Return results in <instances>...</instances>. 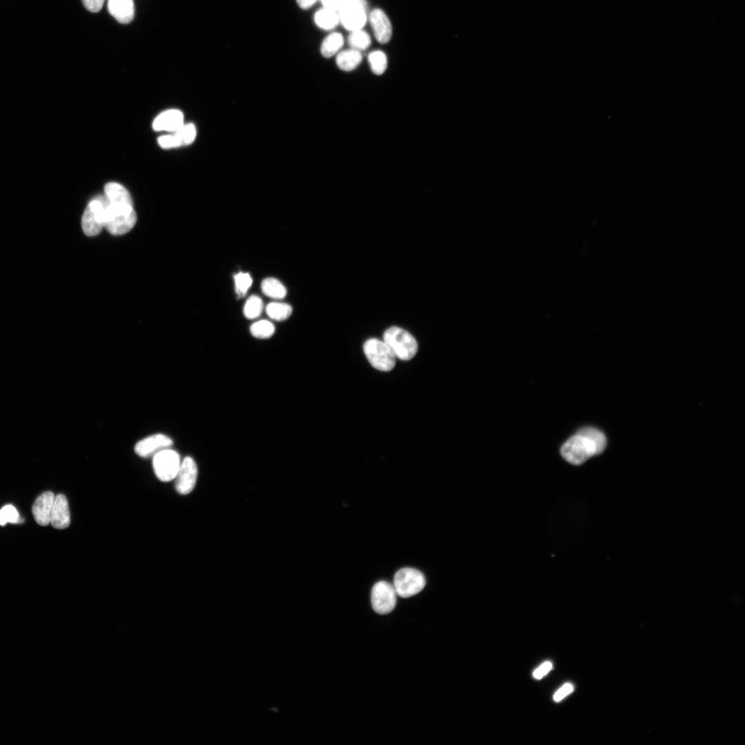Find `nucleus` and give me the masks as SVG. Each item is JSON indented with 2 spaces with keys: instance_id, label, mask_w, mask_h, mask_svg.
Masks as SVG:
<instances>
[{
  "instance_id": "obj_1",
  "label": "nucleus",
  "mask_w": 745,
  "mask_h": 745,
  "mask_svg": "<svg viewBox=\"0 0 745 745\" xmlns=\"http://www.w3.org/2000/svg\"><path fill=\"white\" fill-rule=\"evenodd\" d=\"M104 192L107 201L104 228L113 235L127 233L134 227L137 219L129 192L116 182L108 183Z\"/></svg>"
},
{
  "instance_id": "obj_2",
  "label": "nucleus",
  "mask_w": 745,
  "mask_h": 745,
  "mask_svg": "<svg viewBox=\"0 0 745 745\" xmlns=\"http://www.w3.org/2000/svg\"><path fill=\"white\" fill-rule=\"evenodd\" d=\"M606 446V438L602 431L595 428L585 427L571 436L563 444L560 452L568 463L579 465L602 453Z\"/></svg>"
},
{
  "instance_id": "obj_3",
  "label": "nucleus",
  "mask_w": 745,
  "mask_h": 745,
  "mask_svg": "<svg viewBox=\"0 0 745 745\" xmlns=\"http://www.w3.org/2000/svg\"><path fill=\"white\" fill-rule=\"evenodd\" d=\"M384 341L392 349L396 357L410 360L417 353L418 345L414 337L406 330L392 326L384 333Z\"/></svg>"
},
{
  "instance_id": "obj_4",
  "label": "nucleus",
  "mask_w": 745,
  "mask_h": 745,
  "mask_svg": "<svg viewBox=\"0 0 745 745\" xmlns=\"http://www.w3.org/2000/svg\"><path fill=\"white\" fill-rule=\"evenodd\" d=\"M364 352L370 364L379 370L390 371L395 365L396 357L384 341L369 339L364 345Z\"/></svg>"
},
{
  "instance_id": "obj_5",
  "label": "nucleus",
  "mask_w": 745,
  "mask_h": 745,
  "mask_svg": "<svg viewBox=\"0 0 745 745\" xmlns=\"http://www.w3.org/2000/svg\"><path fill=\"white\" fill-rule=\"evenodd\" d=\"M426 585L424 574L413 568H403L395 575L393 586L397 595L403 598L419 593Z\"/></svg>"
},
{
  "instance_id": "obj_6",
  "label": "nucleus",
  "mask_w": 745,
  "mask_h": 745,
  "mask_svg": "<svg viewBox=\"0 0 745 745\" xmlns=\"http://www.w3.org/2000/svg\"><path fill=\"white\" fill-rule=\"evenodd\" d=\"M106 202L105 196L99 195L87 205L81 219L82 229L87 236L97 235L104 228Z\"/></svg>"
},
{
  "instance_id": "obj_7",
  "label": "nucleus",
  "mask_w": 745,
  "mask_h": 745,
  "mask_svg": "<svg viewBox=\"0 0 745 745\" xmlns=\"http://www.w3.org/2000/svg\"><path fill=\"white\" fill-rule=\"evenodd\" d=\"M339 21L349 31L362 29L367 21V3L365 0H348L338 11Z\"/></svg>"
},
{
  "instance_id": "obj_8",
  "label": "nucleus",
  "mask_w": 745,
  "mask_h": 745,
  "mask_svg": "<svg viewBox=\"0 0 745 745\" xmlns=\"http://www.w3.org/2000/svg\"><path fill=\"white\" fill-rule=\"evenodd\" d=\"M180 464L179 455L170 448L160 450L153 456L154 472L157 477L162 481H170L174 479Z\"/></svg>"
},
{
  "instance_id": "obj_9",
  "label": "nucleus",
  "mask_w": 745,
  "mask_h": 745,
  "mask_svg": "<svg viewBox=\"0 0 745 745\" xmlns=\"http://www.w3.org/2000/svg\"><path fill=\"white\" fill-rule=\"evenodd\" d=\"M397 593L393 585L386 581H379L372 587L370 595L374 610L381 615L390 613L395 607Z\"/></svg>"
},
{
  "instance_id": "obj_10",
  "label": "nucleus",
  "mask_w": 745,
  "mask_h": 745,
  "mask_svg": "<svg viewBox=\"0 0 745 745\" xmlns=\"http://www.w3.org/2000/svg\"><path fill=\"white\" fill-rule=\"evenodd\" d=\"M197 473V467L194 459L190 457H186L181 462L175 477L177 493L181 495L190 493L195 486Z\"/></svg>"
},
{
  "instance_id": "obj_11",
  "label": "nucleus",
  "mask_w": 745,
  "mask_h": 745,
  "mask_svg": "<svg viewBox=\"0 0 745 745\" xmlns=\"http://www.w3.org/2000/svg\"><path fill=\"white\" fill-rule=\"evenodd\" d=\"M172 445V441L170 437L163 434H155L138 441L135 446V451L141 457H148Z\"/></svg>"
},
{
  "instance_id": "obj_12",
  "label": "nucleus",
  "mask_w": 745,
  "mask_h": 745,
  "mask_svg": "<svg viewBox=\"0 0 745 745\" xmlns=\"http://www.w3.org/2000/svg\"><path fill=\"white\" fill-rule=\"evenodd\" d=\"M375 39L381 43H388L392 36L390 21L386 14L379 8L372 10L368 17Z\"/></svg>"
},
{
  "instance_id": "obj_13",
  "label": "nucleus",
  "mask_w": 745,
  "mask_h": 745,
  "mask_svg": "<svg viewBox=\"0 0 745 745\" xmlns=\"http://www.w3.org/2000/svg\"><path fill=\"white\" fill-rule=\"evenodd\" d=\"M54 495L50 491L44 492L35 500L32 511L36 522L40 526H47L50 523L52 508Z\"/></svg>"
},
{
  "instance_id": "obj_14",
  "label": "nucleus",
  "mask_w": 745,
  "mask_h": 745,
  "mask_svg": "<svg viewBox=\"0 0 745 745\" xmlns=\"http://www.w3.org/2000/svg\"><path fill=\"white\" fill-rule=\"evenodd\" d=\"M183 125V115L177 109L166 110L154 120L152 128L157 131L176 132Z\"/></svg>"
},
{
  "instance_id": "obj_15",
  "label": "nucleus",
  "mask_w": 745,
  "mask_h": 745,
  "mask_svg": "<svg viewBox=\"0 0 745 745\" xmlns=\"http://www.w3.org/2000/svg\"><path fill=\"white\" fill-rule=\"evenodd\" d=\"M70 523V516L67 499L63 495L59 494L54 497L50 524L57 529H63L67 528Z\"/></svg>"
},
{
  "instance_id": "obj_16",
  "label": "nucleus",
  "mask_w": 745,
  "mask_h": 745,
  "mask_svg": "<svg viewBox=\"0 0 745 745\" xmlns=\"http://www.w3.org/2000/svg\"><path fill=\"white\" fill-rule=\"evenodd\" d=\"M108 9L110 14L121 23L126 24L133 19V0H108Z\"/></svg>"
},
{
  "instance_id": "obj_17",
  "label": "nucleus",
  "mask_w": 745,
  "mask_h": 745,
  "mask_svg": "<svg viewBox=\"0 0 745 745\" xmlns=\"http://www.w3.org/2000/svg\"><path fill=\"white\" fill-rule=\"evenodd\" d=\"M362 60L361 52L350 48L339 52L336 57L337 67L345 72L356 69Z\"/></svg>"
},
{
  "instance_id": "obj_18",
  "label": "nucleus",
  "mask_w": 745,
  "mask_h": 745,
  "mask_svg": "<svg viewBox=\"0 0 745 745\" xmlns=\"http://www.w3.org/2000/svg\"><path fill=\"white\" fill-rule=\"evenodd\" d=\"M316 25L324 30L333 29L340 22L338 12L322 8L315 14Z\"/></svg>"
},
{
  "instance_id": "obj_19",
  "label": "nucleus",
  "mask_w": 745,
  "mask_h": 745,
  "mask_svg": "<svg viewBox=\"0 0 745 745\" xmlns=\"http://www.w3.org/2000/svg\"><path fill=\"white\" fill-rule=\"evenodd\" d=\"M344 44V37L339 32H332L328 34L322 41L320 51L326 58H329L341 48Z\"/></svg>"
},
{
  "instance_id": "obj_20",
  "label": "nucleus",
  "mask_w": 745,
  "mask_h": 745,
  "mask_svg": "<svg viewBox=\"0 0 745 745\" xmlns=\"http://www.w3.org/2000/svg\"><path fill=\"white\" fill-rule=\"evenodd\" d=\"M261 288L265 295L276 299L284 298L287 292L283 284L273 277L264 279L261 282Z\"/></svg>"
},
{
  "instance_id": "obj_21",
  "label": "nucleus",
  "mask_w": 745,
  "mask_h": 745,
  "mask_svg": "<svg viewBox=\"0 0 745 745\" xmlns=\"http://www.w3.org/2000/svg\"><path fill=\"white\" fill-rule=\"evenodd\" d=\"M292 311V307L289 304L280 302L269 303L266 308L268 317L276 321H284L288 319Z\"/></svg>"
},
{
  "instance_id": "obj_22",
  "label": "nucleus",
  "mask_w": 745,
  "mask_h": 745,
  "mask_svg": "<svg viewBox=\"0 0 745 745\" xmlns=\"http://www.w3.org/2000/svg\"><path fill=\"white\" fill-rule=\"evenodd\" d=\"M348 41L350 48L361 52L370 46L371 39L367 32L359 29L350 32Z\"/></svg>"
},
{
  "instance_id": "obj_23",
  "label": "nucleus",
  "mask_w": 745,
  "mask_h": 745,
  "mask_svg": "<svg viewBox=\"0 0 745 745\" xmlns=\"http://www.w3.org/2000/svg\"><path fill=\"white\" fill-rule=\"evenodd\" d=\"M368 61L371 71L376 75H381L387 68V56L381 50L371 52L368 56Z\"/></svg>"
},
{
  "instance_id": "obj_24",
  "label": "nucleus",
  "mask_w": 745,
  "mask_h": 745,
  "mask_svg": "<svg viewBox=\"0 0 745 745\" xmlns=\"http://www.w3.org/2000/svg\"><path fill=\"white\" fill-rule=\"evenodd\" d=\"M252 335L258 339L271 337L275 331L274 324L268 320H260L253 323L250 328Z\"/></svg>"
},
{
  "instance_id": "obj_25",
  "label": "nucleus",
  "mask_w": 745,
  "mask_h": 745,
  "mask_svg": "<svg viewBox=\"0 0 745 745\" xmlns=\"http://www.w3.org/2000/svg\"><path fill=\"white\" fill-rule=\"evenodd\" d=\"M262 310L263 302L261 298L256 295H252L245 304L244 314L246 318L253 319L261 315Z\"/></svg>"
},
{
  "instance_id": "obj_26",
  "label": "nucleus",
  "mask_w": 745,
  "mask_h": 745,
  "mask_svg": "<svg viewBox=\"0 0 745 745\" xmlns=\"http://www.w3.org/2000/svg\"><path fill=\"white\" fill-rule=\"evenodd\" d=\"M181 146L192 143L195 139L197 130L194 124L188 123L183 125L179 130L175 132Z\"/></svg>"
},
{
  "instance_id": "obj_27",
  "label": "nucleus",
  "mask_w": 745,
  "mask_h": 745,
  "mask_svg": "<svg viewBox=\"0 0 745 745\" xmlns=\"http://www.w3.org/2000/svg\"><path fill=\"white\" fill-rule=\"evenodd\" d=\"M23 519L19 517L17 509L10 504L3 506L0 510V525L4 526L8 522L21 523Z\"/></svg>"
},
{
  "instance_id": "obj_28",
  "label": "nucleus",
  "mask_w": 745,
  "mask_h": 745,
  "mask_svg": "<svg viewBox=\"0 0 745 745\" xmlns=\"http://www.w3.org/2000/svg\"><path fill=\"white\" fill-rule=\"evenodd\" d=\"M235 290L239 296H244L252 283L249 273L239 272L235 275Z\"/></svg>"
},
{
  "instance_id": "obj_29",
  "label": "nucleus",
  "mask_w": 745,
  "mask_h": 745,
  "mask_svg": "<svg viewBox=\"0 0 745 745\" xmlns=\"http://www.w3.org/2000/svg\"><path fill=\"white\" fill-rule=\"evenodd\" d=\"M159 146L163 148H170L181 146V144L174 134L163 135L157 139Z\"/></svg>"
},
{
  "instance_id": "obj_30",
  "label": "nucleus",
  "mask_w": 745,
  "mask_h": 745,
  "mask_svg": "<svg viewBox=\"0 0 745 745\" xmlns=\"http://www.w3.org/2000/svg\"><path fill=\"white\" fill-rule=\"evenodd\" d=\"M348 0H321L324 8L338 12Z\"/></svg>"
},
{
  "instance_id": "obj_31",
  "label": "nucleus",
  "mask_w": 745,
  "mask_h": 745,
  "mask_svg": "<svg viewBox=\"0 0 745 745\" xmlns=\"http://www.w3.org/2000/svg\"><path fill=\"white\" fill-rule=\"evenodd\" d=\"M104 0H82L85 8L90 12H97L101 10Z\"/></svg>"
},
{
  "instance_id": "obj_32",
  "label": "nucleus",
  "mask_w": 745,
  "mask_h": 745,
  "mask_svg": "<svg viewBox=\"0 0 745 745\" xmlns=\"http://www.w3.org/2000/svg\"><path fill=\"white\" fill-rule=\"evenodd\" d=\"M573 691V685L571 684L566 683L554 694L553 699L555 702H559L567 695Z\"/></svg>"
},
{
  "instance_id": "obj_33",
  "label": "nucleus",
  "mask_w": 745,
  "mask_h": 745,
  "mask_svg": "<svg viewBox=\"0 0 745 745\" xmlns=\"http://www.w3.org/2000/svg\"><path fill=\"white\" fill-rule=\"evenodd\" d=\"M552 667H553V664H552V663L550 662L547 661V662H544L536 670H535V671L533 673V677L535 679H538L542 678L546 674H547L551 670Z\"/></svg>"
},
{
  "instance_id": "obj_34",
  "label": "nucleus",
  "mask_w": 745,
  "mask_h": 745,
  "mask_svg": "<svg viewBox=\"0 0 745 745\" xmlns=\"http://www.w3.org/2000/svg\"><path fill=\"white\" fill-rule=\"evenodd\" d=\"M298 6L302 9L310 8L317 0H296Z\"/></svg>"
}]
</instances>
